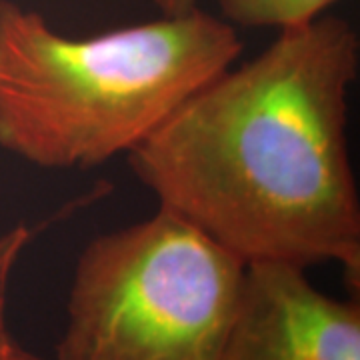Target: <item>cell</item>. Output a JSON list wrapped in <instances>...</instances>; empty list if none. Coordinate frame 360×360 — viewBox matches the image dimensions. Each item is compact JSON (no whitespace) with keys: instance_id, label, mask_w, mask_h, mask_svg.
I'll list each match as a JSON object with an SVG mask.
<instances>
[{"instance_id":"6da1fadb","label":"cell","mask_w":360,"mask_h":360,"mask_svg":"<svg viewBox=\"0 0 360 360\" xmlns=\"http://www.w3.org/2000/svg\"><path fill=\"white\" fill-rule=\"evenodd\" d=\"M360 42L348 20L281 30L212 78L129 155L158 198L245 264L360 274V205L348 155V92Z\"/></svg>"},{"instance_id":"7a4b0ae2","label":"cell","mask_w":360,"mask_h":360,"mask_svg":"<svg viewBox=\"0 0 360 360\" xmlns=\"http://www.w3.org/2000/svg\"><path fill=\"white\" fill-rule=\"evenodd\" d=\"M240 52L236 26L198 6L70 39L0 0V148L51 170L130 155Z\"/></svg>"},{"instance_id":"3957f363","label":"cell","mask_w":360,"mask_h":360,"mask_svg":"<svg viewBox=\"0 0 360 360\" xmlns=\"http://www.w3.org/2000/svg\"><path fill=\"white\" fill-rule=\"evenodd\" d=\"M245 262L167 208L80 252L54 360H220Z\"/></svg>"},{"instance_id":"277c9868","label":"cell","mask_w":360,"mask_h":360,"mask_svg":"<svg viewBox=\"0 0 360 360\" xmlns=\"http://www.w3.org/2000/svg\"><path fill=\"white\" fill-rule=\"evenodd\" d=\"M304 270L246 264L220 360H360L359 300L324 295Z\"/></svg>"},{"instance_id":"5b68a950","label":"cell","mask_w":360,"mask_h":360,"mask_svg":"<svg viewBox=\"0 0 360 360\" xmlns=\"http://www.w3.org/2000/svg\"><path fill=\"white\" fill-rule=\"evenodd\" d=\"M336 0H219L222 18L246 28H295L319 18Z\"/></svg>"},{"instance_id":"8992f818","label":"cell","mask_w":360,"mask_h":360,"mask_svg":"<svg viewBox=\"0 0 360 360\" xmlns=\"http://www.w3.org/2000/svg\"><path fill=\"white\" fill-rule=\"evenodd\" d=\"M32 231L26 229L25 224H18L4 234H0V283L6 281L8 272L13 270L16 260L20 257V252L25 250V246L30 243ZM0 360H44L32 354L30 350L20 347L14 336L6 330L4 322L0 319Z\"/></svg>"},{"instance_id":"52a82bcc","label":"cell","mask_w":360,"mask_h":360,"mask_svg":"<svg viewBox=\"0 0 360 360\" xmlns=\"http://www.w3.org/2000/svg\"><path fill=\"white\" fill-rule=\"evenodd\" d=\"M160 13L172 16V14H184L198 6V0H153Z\"/></svg>"}]
</instances>
